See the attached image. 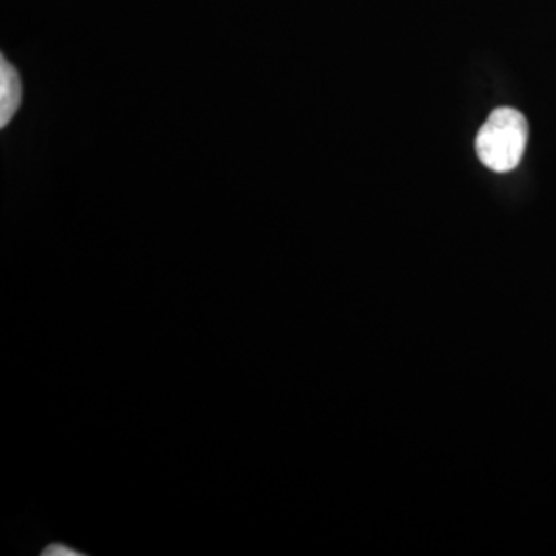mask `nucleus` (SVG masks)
I'll list each match as a JSON object with an SVG mask.
<instances>
[{"mask_svg": "<svg viewBox=\"0 0 556 556\" xmlns=\"http://www.w3.org/2000/svg\"><path fill=\"white\" fill-rule=\"evenodd\" d=\"M528 142V119L514 108H498L478 130L477 155L491 172L505 174L519 165Z\"/></svg>", "mask_w": 556, "mask_h": 556, "instance_id": "1", "label": "nucleus"}, {"mask_svg": "<svg viewBox=\"0 0 556 556\" xmlns=\"http://www.w3.org/2000/svg\"><path fill=\"white\" fill-rule=\"evenodd\" d=\"M23 87L17 68L7 60L0 59V126L7 128L9 122L20 110Z\"/></svg>", "mask_w": 556, "mask_h": 556, "instance_id": "2", "label": "nucleus"}, {"mask_svg": "<svg viewBox=\"0 0 556 556\" xmlns=\"http://www.w3.org/2000/svg\"><path fill=\"white\" fill-rule=\"evenodd\" d=\"M43 556H80L79 551L75 548H68V546H62V544H52L43 551Z\"/></svg>", "mask_w": 556, "mask_h": 556, "instance_id": "3", "label": "nucleus"}]
</instances>
